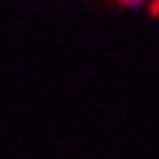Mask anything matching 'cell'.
<instances>
[{
  "mask_svg": "<svg viewBox=\"0 0 159 159\" xmlns=\"http://www.w3.org/2000/svg\"><path fill=\"white\" fill-rule=\"evenodd\" d=\"M119 2L127 9H147L153 0H119Z\"/></svg>",
  "mask_w": 159,
  "mask_h": 159,
  "instance_id": "cell-1",
  "label": "cell"
}]
</instances>
